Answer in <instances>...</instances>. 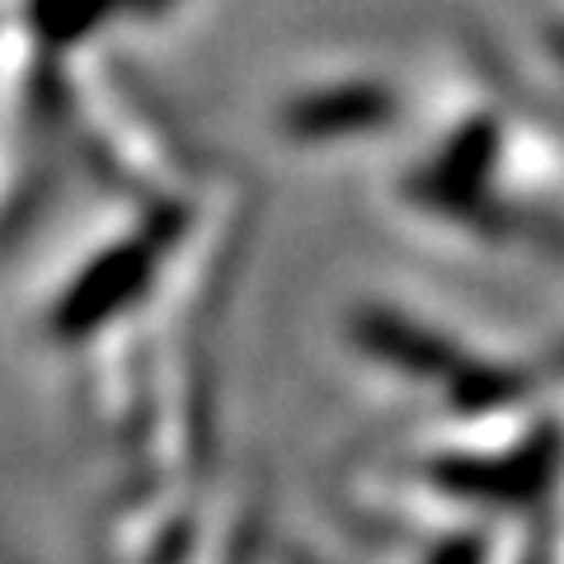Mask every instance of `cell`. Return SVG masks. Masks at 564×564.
I'll use <instances>...</instances> for the list:
<instances>
[{"label": "cell", "instance_id": "cell-1", "mask_svg": "<svg viewBox=\"0 0 564 564\" xmlns=\"http://www.w3.org/2000/svg\"><path fill=\"white\" fill-rule=\"evenodd\" d=\"M433 564H480V551H475L470 541H456V545H447V551H437Z\"/></svg>", "mask_w": 564, "mask_h": 564}]
</instances>
